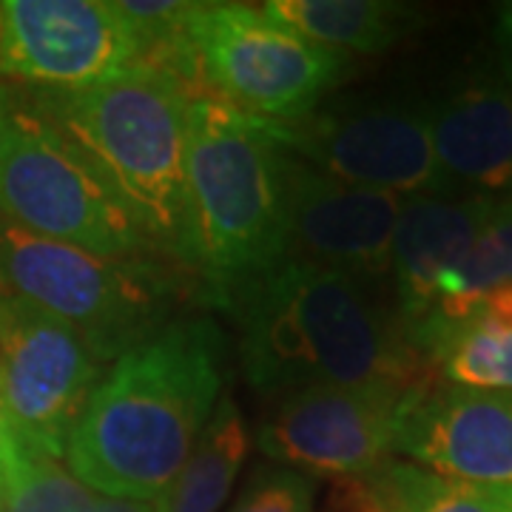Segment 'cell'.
Returning a JSON list of instances; mask_svg holds the SVG:
<instances>
[{"label": "cell", "instance_id": "cell-1", "mask_svg": "<svg viewBox=\"0 0 512 512\" xmlns=\"http://www.w3.org/2000/svg\"><path fill=\"white\" fill-rule=\"evenodd\" d=\"M220 387L217 325L168 322L114 359L74 424L63 461L100 495L154 501L183 470Z\"/></svg>", "mask_w": 512, "mask_h": 512}, {"label": "cell", "instance_id": "cell-2", "mask_svg": "<svg viewBox=\"0 0 512 512\" xmlns=\"http://www.w3.org/2000/svg\"><path fill=\"white\" fill-rule=\"evenodd\" d=\"M373 279L282 259L228 291L248 382L265 393L350 384H416L424 356Z\"/></svg>", "mask_w": 512, "mask_h": 512}, {"label": "cell", "instance_id": "cell-3", "mask_svg": "<svg viewBox=\"0 0 512 512\" xmlns=\"http://www.w3.org/2000/svg\"><path fill=\"white\" fill-rule=\"evenodd\" d=\"M288 171L291 151L271 120L191 97L180 259L228 291L279 265L288 248Z\"/></svg>", "mask_w": 512, "mask_h": 512}, {"label": "cell", "instance_id": "cell-4", "mask_svg": "<svg viewBox=\"0 0 512 512\" xmlns=\"http://www.w3.org/2000/svg\"><path fill=\"white\" fill-rule=\"evenodd\" d=\"M188 100L171 74L137 66L92 89L60 92L46 117L148 242L174 256L185 231Z\"/></svg>", "mask_w": 512, "mask_h": 512}, {"label": "cell", "instance_id": "cell-5", "mask_svg": "<svg viewBox=\"0 0 512 512\" xmlns=\"http://www.w3.org/2000/svg\"><path fill=\"white\" fill-rule=\"evenodd\" d=\"M188 97H217L271 123H291L342 83L345 55L293 32L265 9L197 3L183 35L157 66Z\"/></svg>", "mask_w": 512, "mask_h": 512}, {"label": "cell", "instance_id": "cell-6", "mask_svg": "<svg viewBox=\"0 0 512 512\" xmlns=\"http://www.w3.org/2000/svg\"><path fill=\"white\" fill-rule=\"evenodd\" d=\"M0 293L69 325L100 362L146 342L165 328L168 313V279L140 256L92 254L3 217Z\"/></svg>", "mask_w": 512, "mask_h": 512}, {"label": "cell", "instance_id": "cell-7", "mask_svg": "<svg viewBox=\"0 0 512 512\" xmlns=\"http://www.w3.org/2000/svg\"><path fill=\"white\" fill-rule=\"evenodd\" d=\"M0 217L100 256L134 259L151 242L46 117H0Z\"/></svg>", "mask_w": 512, "mask_h": 512}, {"label": "cell", "instance_id": "cell-8", "mask_svg": "<svg viewBox=\"0 0 512 512\" xmlns=\"http://www.w3.org/2000/svg\"><path fill=\"white\" fill-rule=\"evenodd\" d=\"M100 365L69 325L0 293V404L15 444L63 461Z\"/></svg>", "mask_w": 512, "mask_h": 512}, {"label": "cell", "instance_id": "cell-9", "mask_svg": "<svg viewBox=\"0 0 512 512\" xmlns=\"http://www.w3.org/2000/svg\"><path fill=\"white\" fill-rule=\"evenodd\" d=\"M274 126L299 163L336 183L396 197L450 194L433 151L430 106L311 111Z\"/></svg>", "mask_w": 512, "mask_h": 512}, {"label": "cell", "instance_id": "cell-10", "mask_svg": "<svg viewBox=\"0 0 512 512\" xmlns=\"http://www.w3.org/2000/svg\"><path fill=\"white\" fill-rule=\"evenodd\" d=\"M416 387L350 384L288 393L262 424L259 450L305 476H367L396 450Z\"/></svg>", "mask_w": 512, "mask_h": 512}, {"label": "cell", "instance_id": "cell-11", "mask_svg": "<svg viewBox=\"0 0 512 512\" xmlns=\"http://www.w3.org/2000/svg\"><path fill=\"white\" fill-rule=\"evenodd\" d=\"M146 63L117 0H3L0 72L60 92L92 89Z\"/></svg>", "mask_w": 512, "mask_h": 512}, {"label": "cell", "instance_id": "cell-12", "mask_svg": "<svg viewBox=\"0 0 512 512\" xmlns=\"http://www.w3.org/2000/svg\"><path fill=\"white\" fill-rule=\"evenodd\" d=\"M404 197L330 180L291 154L285 259L336 274H390Z\"/></svg>", "mask_w": 512, "mask_h": 512}, {"label": "cell", "instance_id": "cell-13", "mask_svg": "<svg viewBox=\"0 0 512 512\" xmlns=\"http://www.w3.org/2000/svg\"><path fill=\"white\" fill-rule=\"evenodd\" d=\"M396 450L439 476L512 484V393L419 384L404 410Z\"/></svg>", "mask_w": 512, "mask_h": 512}, {"label": "cell", "instance_id": "cell-14", "mask_svg": "<svg viewBox=\"0 0 512 512\" xmlns=\"http://www.w3.org/2000/svg\"><path fill=\"white\" fill-rule=\"evenodd\" d=\"M495 197L416 194L404 197L393 234L390 274L399 296V316L413 330L433 313L439 282L456 268L493 214Z\"/></svg>", "mask_w": 512, "mask_h": 512}, {"label": "cell", "instance_id": "cell-15", "mask_svg": "<svg viewBox=\"0 0 512 512\" xmlns=\"http://www.w3.org/2000/svg\"><path fill=\"white\" fill-rule=\"evenodd\" d=\"M433 151L453 191L476 188L481 197L512 188V92L504 86L464 89L430 109Z\"/></svg>", "mask_w": 512, "mask_h": 512}, {"label": "cell", "instance_id": "cell-16", "mask_svg": "<svg viewBox=\"0 0 512 512\" xmlns=\"http://www.w3.org/2000/svg\"><path fill=\"white\" fill-rule=\"evenodd\" d=\"M271 18L330 52L376 55L390 49L416 23V9L390 0H271Z\"/></svg>", "mask_w": 512, "mask_h": 512}, {"label": "cell", "instance_id": "cell-17", "mask_svg": "<svg viewBox=\"0 0 512 512\" xmlns=\"http://www.w3.org/2000/svg\"><path fill=\"white\" fill-rule=\"evenodd\" d=\"M251 450L248 424L234 399H220L183 470L154 498V512H217Z\"/></svg>", "mask_w": 512, "mask_h": 512}, {"label": "cell", "instance_id": "cell-18", "mask_svg": "<svg viewBox=\"0 0 512 512\" xmlns=\"http://www.w3.org/2000/svg\"><path fill=\"white\" fill-rule=\"evenodd\" d=\"M413 345L439 362L450 384L512 393V322L473 308L450 325L419 328Z\"/></svg>", "mask_w": 512, "mask_h": 512}, {"label": "cell", "instance_id": "cell-19", "mask_svg": "<svg viewBox=\"0 0 512 512\" xmlns=\"http://www.w3.org/2000/svg\"><path fill=\"white\" fill-rule=\"evenodd\" d=\"M507 285H512V197L495 200L493 214L478 231L470 251L439 282L436 308L419 328L458 322L473 311L478 299Z\"/></svg>", "mask_w": 512, "mask_h": 512}, {"label": "cell", "instance_id": "cell-20", "mask_svg": "<svg viewBox=\"0 0 512 512\" xmlns=\"http://www.w3.org/2000/svg\"><path fill=\"white\" fill-rule=\"evenodd\" d=\"M370 478L390 512H512V484H478L390 461Z\"/></svg>", "mask_w": 512, "mask_h": 512}, {"label": "cell", "instance_id": "cell-21", "mask_svg": "<svg viewBox=\"0 0 512 512\" xmlns=\"http://www.w3.org/2000/svg\"><path fill=\"white\" fill-rule=\"evenodd\" d=\"M3 512H106L109 495L86 487L60 458L15 444L0 473Z\"/></svg>", "mask_w": 512, "mask_h": 512}, {"label": "cell", "instance_id": "cell-22", "mask_svg": "<svg viewBox=\"0 0 512 512\" xmlns=\"http://www.w3.org/2000/svg\"><path fill=\"white\" fill-rule=\"evenodd\" d=\"M316 484L291 467H259L228 512H313Z\"/></svg>", "mask_w": 512, "mask_h": 512}, {"label": "cell", "instance_id": "cell-23", "mask_svg": "<svg viewBox=\"0 0 512 512\" xmlns=\"http://www.w3.org/2000/svg\"><path fill=\"white\" fill-rule=\"evenodd\" d=\"M498 43H501V52H504V66L512 80V3H507L498 15Z\"/></svg>", "mask_w": 512, "mask_h": 512}, {"label": "cell", "instance_id": "cell-24", "mask_svg": "<svg viewBox=\"0 0 512 512\" xmlns=\"http://www.w3.org/2000/svg\"><path fill=\"white\" fill-rule=\"evenodd\" d=\"M12 447H15V439H12V430H9V424H6L3 404H0V473H3V467H6V458L12 453Z\"/></svg>", "mask_w": 512, "mask_h": 512}, {"label": "cell", "instance_id": "cell-25", "mask_svg": "<svg viewBox=\"0 0 512 512\" xmlns=\"http://www.w3.org/2000/svg\"><path fill=\"white\" fill-rule=\"evenodd\" d=\"M0 512H3V484H0Z\"/></svg>", "mask_w": 512, "mask_h": 512}, {"label": "cell", "instance_id": "cell-26", "mask_svg": "<svg viewBox=\"0 0 512 512\" xmlns=\"http://www.w3.org/2000/svg\"><path fill=\"white\" fill-rule=\"evenodd\" d=\"M0 117H3V103H0Z\"/></svg>", "mask_w": 512, "mask_h": 512}]
</instances>
